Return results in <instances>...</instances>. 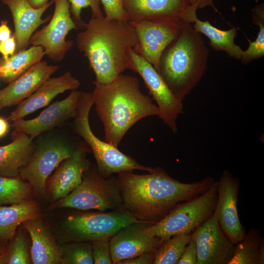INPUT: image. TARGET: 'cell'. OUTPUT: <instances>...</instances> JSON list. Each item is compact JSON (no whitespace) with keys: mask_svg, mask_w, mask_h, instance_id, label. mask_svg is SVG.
Segmentation results:
<instances>
[{"mask_svg":"<svg viewBox=\"0 0 264 264\" xmlns=\"http://www.w3.org/2000/svg\"><path fill=\"white\" fill-rule=\"evenodd\" d=\"M2 248V247L0 246V250H1Z\"/></svg>","mask_w":264,"mask_h":264,"instance_id":"43","label":"cell"},{"mask_svg":"<svg viewBox=\"0 0 264 264\" xmlns=\"http://www.w3.org/2000/svg\"><path fill=\"white\" fill-rule=\"evenodd\" d=\"M137 38L129 22L91 18L77 34L76 44L95 76L93 83L107 84L128 69L126 52Z\"/></svg>","mask_w":264,"mask_h":264,"instance_id":"3","label":"cell"},{"mask_svg":"<svg viewBox=\"0 0 264 264\" xmlns=\"http://www.w3.org/2000/svg\"><path fill=\"white\" fill-rule=\"evenodd\" d=\"M17 44L13 34L9 39L0 42V53L4 59H7L16 53Z\"/></svg>","mask_w":264,"mask_h":264,"instance_id":"37","label":"cell"},{"mask_svg":"<svg viewBox=\"0 0 264 264\" xmlns=\"http://www.w3.org/2000/svg\"><path fill=\"white\" fill-rule=\"evenodd\" d=\"M191 236L197 245L198 264H229L236 244L225 234L213 214Z\"/></svg>","mask_w":264,"mask_h":264,"instance_id":"15","label":"cell"},{"mask_svg":"<svg viewBox=\"0 0 264 264\" xmlns=\"http://www.w3.org/2000/svg\"><path fill=\"white\" fill-rule=\"evenodd\" d=\"M10 125L7 119L0 116V138L5 136L9 132Z\"/></svg>","mask_w":264,"mask_h":264,"instance_id":"41","label":"cell"},{"mask_svg":"<svg viewBox=\"0 0 264 264\" xmlns=\"http://www.w3.org/2000/svg\"><path fill=\"white\" fill-rule=\"evenodd\" d=\"M190 5L196 7L197 9H201L210 6L217 11L213 4V0H189Z\"/></svg>","mask_w":264,"mask_h":264,"instance_id":"40","label":"cell"},{"mask_svg":"<svg viewBox=\"0 0 264 264\" xmlns=\"http://www.w3.org/2000/svg\"><path fill=\"white\" fill-rule=\"evenodd\" d=\"M197 254L196 242L191 236L177 264H198Z\"/></svg>","mask_w":264,"mask_h":264,"instance_id":"36","label":"cell"},{"mask_svg":"<svg viewBox=\"0 0 264 264\" xmlns=\"http://www.w3.org/2000/svg\"><path fill=\"white\" fill-rule=\"evenodd\" d=\"M105 12V17L110 20L129 22L122 0H100Z\"/></svg>","mask_w":264,"mask_h":264,"instance_id":"35","label":"cell"},{"mask_svg":"<svg viewBox=\"0 0 264 264\" xmlns=\"http://www.w3.org/2000/svg\"><path fill=\"white\" fill-rule=\"evenodd\" d=\"M217 200L213 215L225 234L236 244L246 233L241 222L237 206L240 180L225 170L217 181Z\"/></svg>","mask_w":264,"mask_h":264,"instance_id":"14","label":"cell"},{"mask_svg":"<svg viewBox=\"0 0 264 264\" xmlns=\"http://www.w3.org/2000/svg\"><path fill=\"white\" fill-rule=\"evenodd\" d=\"M118 174L123 206L137 219L153 223L163 218L177 204L205 192L216 181L207 176L193 182H182L159 167L145 175L135 174L132 171Z\"/></svg>","mask_w":264,"mask_h":264,"instance_id":"1","label":"cell"},{"mask_svg":"<svg viewBox=\"0 0 264 264\" xmlns=\"http://www.w3.org/2000/svg\"><path fill=\"white\" fill-rule=\"evenodd\" d=\"M191 234L174 236L162 241L155 252L154 264H177Z\"/></svg>","mask_w":264,"mask_h":264,"instance_id":"29","label":"cell"},{"mask_svg":"<svg viewBox=\"0 0 264 264\" xmlns=\"http://www.w3.org/2000/svg\"><path fill=\"white\" fill-rule=\"evenodd\" d=\"M70 5L71 17L78 29H84L86 22L82 19L81 12L84 8L90 7L91 18L104 17L100 7V0H68Z\"/></svg>","mask_w":264,"mask_h":264,"instance_id":"33","label":"cell"},{"mask_svg":"<svg viewBox=\"0 0 264 264\" xmlns=\"http://www.w3.org/2000/svg\"><path fill=\"white\" fill-rule=\"evenodd\" d=\"M23 225L31 237L32 263L61 264L60 248L42 221L37 217L24 221Z\"/></svg>","mask_w":264,"mask_h":264,"instance_id":"23","label":"cell"},{"mask_svg":"<svg viewBox=\"0 0 264 264\" xmlns=\"http://www.w3.org/2000/svg\"><path fill=\"white\" fill-rule=\"evenodd\" d=\"M91 242L94 264H113L110 255V239H99Z\"/></svg>","mask_w":264,"mask_h":264,"instance_id":"34","label":"cell"},{"mask_svg":"<svg viewBox=\"0 0 264 264\" xmlns=\"http://www.w3.org/2000/svg\"><path fill=\"white\" fill-rule=\"evenodd\" d=\"M128 68L142 78L159 110L158 117L174 133H176V120L183 112V103L171 91L154 66L135 53L132 47L126 52Z\"/></svg>","mask_w":264,"mask_h":264,"instance_id":"9","label":"cell"},{"mask_svg":"<svg viewBox=\"0 0 264 264\" xmlns=\"http://www.w3.org/2000/svg\"><path fill=\"white\" fill-rule=\"evenodd\" d=\"M61 264H93L91 242H74L59 247Z\"/></svg>","mask_w":264,"mask_h":264,"instance_id":"31","label":"cell"},{"mask_svg":"<svg viewBox=\"0 0 264 264\" xmlns=\"http://www.w3.org/2000/svg\"><path fill=\"white\" fill-rule=\"evenodd\" d=\"M153 223L140 220L120 229L110 239L113 264L134 258L145 253L155 252L162 242L149 235L147 227Z\"/></svg>","mask_w":264,"mask_h":264,"instance_id":"16","label":"cell"},{"mask_svg":"<svg viewBox=\"0 0 264 264\" xmlns=\"http://www.w3.org/2000/svg\"><path fill=\"white\" fill-rule=\"evenodd\" d=\"M59 68L41 61L0 90V110L18 105L33 93Z\"/></svg>","mask_w":264,"mask_h":264,"instance_id":"18","label":"cell"},{"mask_svg":"<svg viewBox=\"0 0 264 264\" xmlns=\"http://www.w3.org/2000/svg\"><path fill=\"white\" fill-rule=\"evenodd\" d=\"M253 22L259 27V31L254 41H249V46L243 50L241 60L243 65H247L253 60L264 55V2L255 5L252 10Z\"/></svg>","mask_w":264,"mask_h":264,"instance_id":"30","label":"cell"},{"mask_svg":"<svg viewBox=\"0 0 264 264\" xmlns=\"http://www.w3.org/2000/svg\"><path fill=\"white\" fill-rule=\"evenodd\" d=\"M82 92L71 90L66 98L56 101L44 110L38 116L29 120H15L11 126L15 130L27 135L31 139L74 118Z\"/></svg>","mask_w":264,"mask_h":264,"instance_id":"17","label":"cell"},{"mask_svg":"<svg viewBox=\"0 0 264 264\" xmlns=\"http://www.w3.org/2000/svg\"><path fill=\"white\" fill-rule=\"evenodd\" d=\"M9 9L13 20L14 33L16 41V51L26 49L29 40L37 29L48 21L50 16L42 19L45 11L53 3L51 0L44 6L36 8L29 0H0Z\"/></svg>","mask_w":264,"mask_h":264,"instance_id":"21","label":"cell"},{"mask_svg":"<svg viewBox=\"0 0 264 264\" xmlns=\"http://www.w3.org/2000/svg\"><path fill=\"white\" fill-rule=\"evenodd\" d=\"M123 207L117 178L104 177L89 169L80 184L65 197L57 200L52 208L95 209L100 212L115 210Z\"/></svg>","mask_w":264,"mask_h":264,"instance_id":"7","label":"cell"},{"mask_svg":"<svg viewBox=\"0 0 264 264\" xmlns=\"http://www.w3.org/2000/svg\"><path fill=\"white\" fill-rule=\"evenodd\" d=\"M10 241L8 246L2 249L0 264H30L23 232L20 230Z\"/></svg>","mask_w":264,"mask_h":264,"instance_id":"32","label":"cell"},{"mask_svg":"<svg viewBox=\"0 0 264 264\" xmlns=\"http://www.w3.org/2000/svg\"><path fill=\"white\" fill-rule=\"evenodd\" d=\"M80 86L79 80L73 77L69 71L57 77H50L33 93L19 104L7 120L12 122L23 118L47 106L58 94L68 90H77Z\"/></svg>","mask_w":264,"mask_h":264,"instance_id":"20","label":"cell"},{"mask_svg":"<svg viewBox=\"0 0 264 264\" xmlns=\"http://www.w3.org/2000/svg\"><path fill=\"white\" fill-rule=\"evenodd\" d=\"M264 239L260 230L252 228L236 244L229 264H264Z\"/></svg>","mask_w":264,"mask_h":264,"instance_id":"27","label":"cell"},{"mask_svg":"<svg viewBox=\"0 0 264 264\" xmlns=\"http://www.w3.org/2000/svg\"><path fill=\"white\" fill-rule=\"evenodd\" d=\"M155 252L145 253L134 258L120 262L118 264H154Z\"/></svg>","mask_w":264,"mask_h":264,"instance_id":"38","label":"cell"},{"mask_svg":"<svg viewBox=\"0 0 264 264\" xmlns=\"http://www.w3.org/2000/svg\"><path fill=\"white\" fill-rule=\"evenodd\" d=\"M129 21H173L193 23L197 8L189 0H122Z\"/></svg>","mask_w":264,"mask_h":264,"instance_id":"12","label":"cell"},{"mask_svg":"<svg viewBox=\"0 0 264 264\" xmlns=\"http://www.w3.org/2000/svg\"><path fill=\"white\" fill-rule=\"evenodd\" d=\"M12 141L0 146V176H18L30 159L35 146L26 134L14 130Z\"/></svg>","mask_w":264,"mask_h":264,"instance_id":"22","label":"cell"},{"mask_svg":"<svg viewBox=\"0 0 264 264\" xmlns=\"http://www.w3.org/2000/svg\"><path fill=\"white\" fill-rule=\"evenodd\" d=\"M75 149L61 139L44 140L35 147L30 159L19 176L32 188L43 193L51 174L62 161L72 154Z\"/></svg>","mask_w":264,"mask_h":264,"instance_id":"11","label":"cell"},{"mask_svg":"<svg viewBox=\"0 0 264 264\" xmlns=\"http://www.w3.org/2000/svg\"><path fill=\"white\" fill-rule=\"evenodd\" d=\"M93 83L91 94L104 127V140L115 147L138 121L159 115L157 106L142 93L135 77L122 73L110 83Z\"/></svg>","mask_w":264,"mask_h":264,"instance_id":"2","label":"cell"},{"mask_svg":"<svg viewBox=\"0 0 264 264\" xmlns=\"http://www.w3.org/2000/svg\"><path fill=\"white\" fill-rule=\"evenodd\" d=\"M218 197L217 181L205 192L175 206L163 218L148 226V234L163 241L174 236L191 234L213 215Z\"/></svg>","mask_w":264,"mask_h":264,"instance_id":"6","label":"cell"},{"mask_svg":"<svg viewBox=\"0 0 264 264\" xmlns=\"http://www.w3.org/2000/svg\"><path fill=\"white\" fill-rule=\"evenodd\" d=\"M44 55L42 47L31 45L28 48L16 52L7 59L0 57V79L9 83L42 61Z\"/></svg>","mask_w":264,"mask_h":264,"instance_id":"26","label":"cell"},{"mask_svg":"<svg viewBox=\"0 0 264 264\" xmlns=\"http://www.w3.org/2000/svg\"><path fill=\"white\" fill-rule=\"evenodd\" d=\"M193 27L197 32L204 34L209 40V44L213 49L224 51L230 57L241 60L243 50L236 44L234 39L237 34V28L233 27L222 30L212 25L209 21H203L195 18Z\"/></svg>","mask_w":264,"mask_h":264,"instance_id":"25","label":"cell"},{"mask_svg":"<svg viewBox=\"0 0 264 264\" xmlns=\"http://www.w3.org/2000/svg\"><path fill=\"white\" fill-rule=\"evenodd\" d=\"M83 147L76 148L72 154L64 159L48 180V190L54 200L63 198L81 182L84 174L89 169Z\"/></svg>","mask_w":264,"mask_h":264,"instance_id":"19","label":"cell"},{"mask_svg":"<svg viewBox=\"0 0 264 264\" xmlns=\"http://www.w3.org/2000/svg\"><path fill=\"white\" fill-rule=\"evenodd\" d=\"M93 105L91 93L82 92L74 118V130L92 150L98 173L104 177H109L114 173L134 170L151 172L153 168L139 164L117 147L100 139L94 134L89 121V112Z\"/></svg>","mask_w":264,"mask_h":264,"instance_id":"5","label":"cell"},{"mask_svg":"<svg viewBox=\"0 0 264 264\" xmlns=\"http://www.w3.org/2000/svg\"><path fill=\"white\" fill-rule=\"evenodd\" d=\"M40 211L36 203L28 200L23 202L0 206V242L4 245L16 234L18 226L24 221L38 217Z\"/></svg>","mask_w":264,"mask_h":264,"instance_id":"24","label":"cell"},{"mask_svg":"<svg viewBox=\"0 0 264 264\" xmlns=\"http://www.w3.org/2000/svg\"><path fill=\"white\" fill-rule=\"evenodd\" d=\"M12 31L6 20L1 21L0 23V42L6 40L12 36Z\"/></svg>","mask_w":264,"mask_h":264,"instance_id":"39","label":"cell"},{"mask_svg":"<svg viewBox=\"0 0 264 264\" xmlns=\"http://www.w3.org/2000/svg\"><path fill=\"white\" fill-rule=\"evenodd\" d=\"M54 10L48 23L31 37L29 45L40 46L45 55L55 62L62 61L72 47L73 42L66 37L72 30L78 29L72 19L68 0H52Z\"/></svg>","mask_w":264,"mask_h":264,"instance_id":"10","label":"cell"},{"mask_svg":"<svg viewBox=\"0 0 264 264\" xmlns=\"http://www.w3.org/2000/svg\"><path fill=\"white\" fill-rule=\"evenodd\" d=\"M32 187L20 176H0V206L18 204L29 200Z\"/></svg>","mask_w":264,"mask_h":264,"instance_id":"28","label":"cell"},{"mask_svg":"<svg viewBox=\"0 0 264 264\" xmlns=\"http://www.w3.org/2000/svg\"><path fill=\"white\" fill-rule=\"evenodd\" d=\"M30 4L34 8L42 7L47 4L49 0H29Z\"/></svg>","mask_w":264,"mask_h":264,"instance_id":"42","label":"cell"},{"mask_svg":"<svg viewBox=\"0 0 264 264\" xmlns=\"http://www.w3.org/2000/svg\"><path fill=\"white\" fill-rule=\"evenodd\" d=\"M134 29L137 44L132 48L157 71L161 55L178 34L183 22L173 21H129Z\"/></svg>","mask_w":264,"mask_h":264,"instance_id":"13","label":"cell"},{"mask_svg":"<svg viewBox=\"0 0 264 264\" xmlns=\"http://www.w3.org/2000/svg\"><path fill=\"white\" fill-rule=\"evenodd\" d=\"M209 53L201 34L188 22L182 23L178 34L163 51L157 71L182 102L204 75Z\"/></svg>","mask_w":264,"mask_h":264,"instance_id":"4","label":"cell"},{"mask_svg":"<svg viewBox=\"0 0 264 264\" xmlns=\"http://www.w3.org/2000/svg\"><path fill=\"white\" fill-rule=\"evenodd\" d=\"M140 220L123 206L110 212L72 215L66 219L64 227L72 241L92 242L110 239L122 228Z\"/></svg>","mask_w":264,"mask_h":264,"instance_id":"8","label":"cell"}]
</instances>
